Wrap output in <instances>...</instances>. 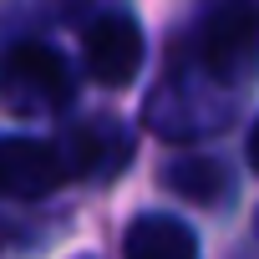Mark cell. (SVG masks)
<instances>
[{
	"instance_id": "ba28073f",
	"label": "cell",
	"mask_w": 259,
	"mask_h": 259,
	"mask_svg": "<svg viewBox=\"0 0 259 259\" xmlns=\"http://www.w3.org/2000/svg\"><path fill=\"white\" fill-rule=\"evenodd\" d=\"M249 163L259 168V122H254V133H249Z\"/></svg>"
},
{
	"instance_id": "6da1fadb",
	"label": "cell",
	"mask_w": 259,
	"mask_h": 259,
	"mask_svg": "<svg viewBox=\"0 0 259 259\" xmlns=\"http://www.w3.org/2000/svg\"><path fill=\"white\" fill-rule=\"evenodd\" d=\"M71 102V71L56 46L21 41L0 56V107L16 117H51Z\"/></svg>"
},
{
	"instance_id": "277c9868",
	"label": "cell",
	"mask_w": 259,
	"mask_h": 259,
	"mask_svg": "<svg viewBox=\"0 0 259 259\" xmlns=\"http://www.w3.org/2000/svg\"><path fill=\"white\" fill-rule=\"evenodd\" d=\"M143 56H148V41L133 16H102L81 36V61L97 87H127L143 71Z\"/></svg>"
},
{
	"instance_id": "52a82bcc",
	"label": "cell",
	"mask_w": 259,
	"mask_h": 259,
	"mask_svg": "<svg viewBox=\"0 0 259 259\" xmlns=\"http://www.w3.org/2000/svg\"><path fill=\"white\" fill-rule=\"evenodd\" d=\"M168 188L183 193V198H193V203H219L229 193V178H224L219 163L198 158V163H173L168 168Z\"/></svg>"
},
{
	"instance_id": "7a4b0ae2",
	"label": "cell",
	"mask_w": 259,
	"mask_h": 259,
	"mask_svg": "<svg viewBox=\"0 0 259 259\" xmlns=\"http://www.w3.org/2000/svg\"><path fill=\"white\" fill-rule=\"evenodd\" d=\"M198 61L213 81L244 87L259 71V11L249 0H219L198 26Z\"/></svg>"
},
{
	"instance_id": "5b68a950",
	"label": "cell",
	"mask_w": 259,
	"mask_h": 259,
	"mask_svg": "<svg viewBox=\"0 0 259 259\" xmlns=\"http://www.w3.org/2000/svg\"><path fill=\"white\" fill-rule=\"evenodd\" d=\"M66 158H71V178H97V173H117L133 158V138H127L122 122H81L66 138Z\"/></svg>"
},
{
	"instance_id": "3957f363",
	"label": "cell",
	"mask_w": 259,
	"mask_h": 259,
	"mask_svg": "<svg viewBox=\"0 0 259 259\" xmlns=\"http://www.w3.org/2000/svg\"><path fill=\"white\" fill-rule=\"evenodd\" d=\"M66 178H71L66 148L41 143V138H6L0 143V198L31 203V198L56 193Z\"/></svg>"
},
{
	"instance_id": "8992f818",
	"label": "cell",
	"mask_w": 259,
	"mask_h": 259,
	"mask_svg": "<svg viewBox=\"0 0 259 259\" xmlns=\"http://www.w3.org/2000/svg\"><path fill=\"white\" fill-rule=\"evenodd\" d=\"M122 249H127V259H193L198 254V234L183 219L143 213V219H133V229L122 234Z\"/></svg>"
}]
</instances>
